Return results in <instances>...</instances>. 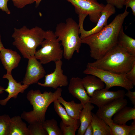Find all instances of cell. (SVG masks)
I'll return each mask as SVG.
<instances>
[{"mask_svg":"<svg viewBox=\"0 0 135 135\" xmlns=\"http://www.w3.org/2000/svg\"><path fill=\"white\" fill-rule=\"evenodd\" d=\"M127 8H126L123 13L117 15L100 31L82 39V44L89 46L92 58L96 60L101 59L117 44L120 30L130 13Z\"/></svg>","mask_w":135,"mask_h":135,"instance_id":"cell-1","label":"cell"},{"mask_svg":"<svg viewBox=\"0 0 135 135\" xmlns=\"http://www.w3.org/2000/svg\"><path fill=\"white\" fill-rule=\"evenodd\" d=\"M135 56L117 44L101 59L87 64L119 74H124L132 68Z\"/></svg>","mask_w":135,"mask_h":135,"instance_id":"cell-2","label":"cell"},{"mask_svg":"<svg viewBox=\"0 0 135 135\" xmlns=\"http://www.w3.org/2000/svg\"><path fill=\"white\" fill-rule=\"evenodd\" d=\"M62 89L58 88L54 92H45L42 93L39 90H31L27 95V99L33 107V110L24 112L21 117L29 124L35 122L42 123L45 120V114L49 106L62 96Z\"/></svg>","mask_w":135,"mask_h":135,"instance_id":"cell-3","label":"cell"},{"mask_svg":"<svg viewBox=\"0 0 135 135\" xmlns=\"http://www.w3.org/2000/svg\"><path fill=\"white\" fill-rule=\"evenodd\" d=\"M45 31L36 26L29 29L25 26L14 28L12 36V44L19 51L24 58L28 59L34 56L36 48L44 40Z\"/></svg>","mask_w":135,"mask_h":135,"instance_id":"cell-4","label":"cell"},{"mask_svg":"<svg viewBox=\"0 0 135 135\" xmlns=\"http://www.w3.org/2000/svg\"><path fill=\"white\" fill-rule=\"evenodd\" d=\"M54 33L59 41L61 42L65 59L70 60L75 52H80L82 43L79 36V26L74 19L69 18L66 23L58 24Z\"/></svg>","mask_w":135,"mask_h":135,"instance_id":"cell-5","label":"cell"},{"mask_svg":"<svg viewBox=\"0 0 135 135\" xmlns=\"http://www.w3.org/2000/svg\"><path fill=\"white\" fill-rule=\"evenodd\" d=\"M42 48L36 51L34 56L42 64L61 60L63 56V50L54 33L49 30L45 31L44 40Z\"/></svg>","mask_w":135,"mask_h":135,"instance_id":"cell-6","label":"cell"},{"mask_svg":"<svg viewBox=\"0 0 135 135\" xmlns=\"http://www.w3.org/2000/svg\"><path fill=\"white\" fill-rule=\"evenodd\" d=\"M83 73L86 74L94 75L100 78L106 85L105 88L107 90H109L113 87L119 86L128 90L133 89L134 86L126 78L125 74H116L88 64Z\"/></svg>","mask_w":135,"mask_h":135,"instance_id":"cell-7","label":"cell"},{"mask_svg":"<svg viewBox=\"0 0 135 135\" xmlns=\"http://www.w3.org/2000/svg\"><path fill=\"white\" fill-rule=\"evenodd\" d=\"M74 7L75 12L78 15L89 16L90 21L97 23L105 5L96 0H66Z\"/></svg>","mask_w":135,"mask_h":135,"instance_id":"cell-8","label":"cell"},{"mask_svg":"<svg viewBox=\"0 0 135 135\" xmlns=\"http://www.w3.org/2000/svg\"><path fill=\"white\" fill-rule=\"evenodd\" d=\"M116 12L115 7L112 5L107 4L101 12V16L97 25L93 28L88 30H86L83 27V24L85 18L80 16L79 18V34L81 39L101 30L108 25V20L109 18Z\"/></svg>","mask_w":135,"mask_h":135,"instance_id":"cell-9","label":"cell"},{"mask_svg":"<svg viewBox=\"0 0 135 135\" xmlns=\"http://www.w3.org/2000/svg\"><path fill=\"white\" fill-rule=\"evenodd\" d=\"M54 62L55 68L54 71L45 76L44 82V83L38 82L40 86L56 90L59 87H66L68 85V77L63 74L62 69V60H59Z\"/></svg>","mask_w":135,"mask_h":135,"instance_id":"cell-10","label":"cell"},{"mask_svg":"<svg viewBox=\"0 0 135 135\" xmlns=\"http://www.w3.org/2000/svg\"><path fill=\"white\" fill-rule=\"evenodd\" d=\"M28 59L26 72L23 81L21 82L29 86L37 83L44 77L46 72L42 64L35 56Z\"/></svg>","mask_w":135,"mask_h":135,"instance_id":"cell-11","label":"cell"},{"mask_svg":"<svg viewBox=\"0 0 135 135\" xmlns=\"http://www.w3.org/2000/svg\"><path fill=\"white\" fill-rule=\"evenodd\" d=\"M125 94L123 90L110 91L104 88L95 91L90 97V102L99 108L115 100L124 98Z\"/></svg>","mask_w":135,"mask_h":135,"instance_id":"cell-12","label":"cell"},{"mask_svg":"<svg viewBox=\"0 0 135 135\" xmlns=\"http://www.w3.org/2000/svg\"><path fill=\"white\" fill-rule=\"evenodd\" d=\"M3 78L6 79L8 80L7 88L5 89H0V92L4 91L8 94L6 98L0 100V104L4 106L6 105L10 99L12 98L16 99L19 93H23L29 86L24 84L22 85L21 82H17L12 77V74H6L3 76Z\"/></svg>","mask_w":135,"mask_h":135,"instance_id":"cell-13","label":"cell"},{"mask_svg":"<svg viewBox=\"0 0 135 135\" xmlns=\"http://www.w3.org/2000/svg\"><path fill=\"white\" fill-rule=\"evenodd\" d=\"M124 98L115 100L99 108L96 115L104 120L112 119L116 113L128 104L127 100Z\"/></svg>","mask_w":135,"mask_h":135,"instance_id":"cell-14","label":"cell"},{"mask_svg":"<svg viewBox=\"0 0 135 135\" xmlns=\"http://www.w3.org/2000/svg\"><path fill=\"white\" fill-rule=\"evenodd\" d=\"M0 58L6 74H11L12 70L18 66L21 57L16 51L4 48L0 50Z\"/></svg>","mask_w":135,"mask_h":135,"instance_id":"cell-15","label":"cell"},{"mask_svg":"<svg viewBox=\"0 0 135 135\" xmlns=\"http://www.w3.org/2000/svg\"><path fill=\"white\" fill-rule=\"evenodd\" d=\"M69 93L76 98L84 105L90 102V99L83 85L82 79L78 77H73L70 80L68 87Z\"/></svg>","mask_w":135,"mask_h":135,"instance_id":"cell-16","label":"cell"},{"mask_svg":"<svg viewBox=\"0 0 135 135\" xmlns=\"http://www.w3.org/2000/svg\"><path fill=\"white\" fill-rule=\"evenodd\" d=\"M94 108L92 104L88 102L84 105L83 108L79 116L80 126L77 135H84L87 128L91 122L92 118V111Z\"/></svg>","mask_w":135,"mask_h":135,"instance_id":"cell-17","label":"cell"},{"mask_svg":"<svg viewBox=\"0 0 135 135\" xmlns=\"http://www.w3.org/2000/svg\"><path fill=\"white\" fill-rule=\"evenodd\" d=\"M82 79L84 87L90 97L95 91L104 88L105 84L103 82L94 75L88 74Z\"/></svg>","mask_w":135,"mask_h":135,"instance_id":"cell-18","label":"cell"},{"mask_svg":"<svg viewBox=\"0 0 135 135\" xmlns=\"http://www.w3.org/2000/svg\"><path fill=\"white\" fill-rule=\"evenodd\" d=\"M112 120L116 124H126L128 121L135 119V107L126 106L119 110L113 116Z\"/></svg>","mask_w":135,"mask_h":135,"instance_id":"cell-19","label":"cell"},{"mask_svg":"<svg viewBox=\"0 0 135 135\" xmlns=\"http://www.w3.org/2000/svg\"><path fill=\"white\" fill-rule=\"evenodd\" d=\"M22 119L18 116L11 118L10 135H30L26 124Z\"/></svg>","mask_w":135,"mask_h":135,"instance_id":"cell-20","label":"cell"},{"mask_svg":"<svg viewBox=\"0 0 135 135\" xmlns=\"http://www.w3.org/2000/svg\"><path fill=\"white\" fill-rule=\"evenodd\" d=\"M59 102L64 107L69 115L75 120H79V116L82 110L84 105L80 103H76L74 100L66 102L61 96L58 99Z\"/></svg>","mask_w":135,"mask_h":135,"instance_id":"cell-21","label":"cell"},{"mask_svg":"<svg viewBox=\"0 0 135 135\" xmlns=\"http://www.w3.org/2000/svg\"><path fill=\"white\" fill-rule=\"evenodd\" d=\"M132 125L128 126L126 124H120L114 122L112 119L104 120L109 126L111 131V135H129L130 131L135 129V119Z\"/></svg>","mask_w":135,"mask_h":135,"instance_id":"cell-22","label":"cell"},{"mask_svg":"<svg viewBox=\"0 0 135 135\" xmlns=\"http://www.w3.org/2000/svg\"><path fill=\"white\" fill-rule=\"evenodd\" d=\"M117 44L129 54L135 56V40L124 33L123 26L119 34Z\"/></svg>","mask_w":135,"mask_h":135,"instance_id":"cell-23","label":"cell"},{"mask_svg":"<svg viewBox=\"0 0 135 135\" xmlns=\"http://www.w3.org/2000/svg\"><path fill=\"white\" fill-rule=\"evenodd\" d=\"M91 124L93 130V135H111L110 127L102 119L92 113Z\"/></svg>","mask_w":135,"mask_h":135,"instance_id":"cell-24","label":"cell"},{"mask_svg":"<svg viewBox=\"0 0 135 135\" xmlns=\"http://www.w3.org/2000/svg\"><path fill=\"white\" fill-rule=\"evenodd\" d=\"M54 107L55 111L62 120L64 124L66 126L79 127L80 122L79 120H75L68 114L66 110L61 105L58 100L54 102Z\"/></svg>","mask_w":135,"mask_h":135,"instance_id":"cell-25","label":"cell"},{"mask_svg":"<svg viewBox=\"0 0 135 135\" xmlns=\"http://www.w3.org/2000/svg\"><path fill=\"white\" fill-rule=\"evenodd\" d=\"M42 124L48 135H63L57 121L55 119L45 120L42 123Z\"/></svg>","mask_w":135,"mask_h":135,"instance_id":"cell-26","label":"cell"},{"mask_svg":"<svg viewBox=\"0 0 135 135\" xmlns=\"http://www.w3.org/2000/svg\"><path fill=\"white\" fill-rule=\"evenodd\" d=\"M11 119L7 114L0 116V135H10Z\"/></svg>","mask_w":135,"mask_h":135,"instance_id":"cell-27","label":"cell"},{"mask_svg":"<svg viewBox=\"0 0 135 135\" xmlns=\"http://www.w3.org/2000/svg\"><path fill=\"white\" fill-rule=\"evenodd\" d=\"M28 128L30 135H48L47 132L43 128L42 123L35 122L30 124Z\"/></svg>","mask_w":135,"mask_h":135,"instance_id":"cell-28","label":"cell"},{"mask_svg":"<svg viewBox=\"0 0 135 135\" xmlns=\"http://www.w3.org/2000/svg\"><path fill=\"white\" fill-rule=\"evenodd\" d=\"M60 128L63 135H75L78 127L65 125L62 121L60 125Z\"/></svg>","mask_w":135,"mask_h":135,"instance_id":"cell-29","label":"cell"},{"mask_svg":"<svg viewBox=\"0 0 135 135\" xmlns=\"http://www.w3.org/2000/svg\"><path fill=\"white\" fill-rule=\"evenodd\" d=\"M13 2L14 5L18 8L22 9L26 6L33 4L36 0H10Z\"/></svg>","mask_w":135,"mask_h":135,"instance_id":"cell-30","label":"cell"},{"mask_svg":"<svg viewBox=\"0 0 135 135\" xmlns=\"http://www.w3.org/2000/svg\"><path fill=\"white\" fill-rule=\"evenodd\" d=\"M126 78L135 86V62L131 69L125 74Z\"/></svg>","mask_w":135,"mask_h":135,"instance_id":"cell-31","label":"cell"},{"mask_svg":"<svg viewBox=\"0 0 135 135\" xmlns=\"http://www.w3.org/2000/svg\"><path fill=\"white\" fill-rule=\"evenodd\" d=\"M125 0H106L107 4H110L118 9H121L124 6Z\"/></svg>","mask_w":135,"mask_h":135,"instance_id":"cell-32","label":"cell"},{"mask_svg":"<svg viewBox=\"0 0 135 135\" xmlns=\"http://www.w3.org/2000/svg\"><path fill=\"white\" fill-rule=\"evenodd\" d=\"M10 0H0V9L8 14H11V12L8 6V2Z\"/></svg>","mask_w":135,"mask_h":135,"instance_id":"cell-33","label":"cell"},{"mask_svg":"<svg viewBox=\"0 0 135 135\" xmlns=\"http://www.w3.org/2000/svg\"><path fill=\"white\" fill-rule=\"evenodd\" d=\"M124 6L126 8H130L132 12V14L135 16V0H125L124 2Z\"/></svg>","mask_w":135,"mask_h":135,"instance_id":"cell-34","label":"cell"},{"mask_svg":"<svg viewBox=\"0 0 135 135\" xmlns=\"http://www.w3.org/2000/svg\"><path fill=\"white\" fill-rule=\"evenodd\" d=\"M125 96L129 98L134 106V107H135V92H132L130 90H128L127 92L125 94Z\"/></svg>","mask_w":135,"mask_h":135,"instance_id":"cell-35","label":"cell"},{"mask_svg":"<svg viewBox=\"0 0 135 135\" xmlns=\"http://www.w3.org/2000/svg\"><path fill=\"white\" fill-rule=\"evenodd\" d=\"M93 129L91 123L87 128L84 135H93Z\"/></svg>","mask_w":135,"mask_h":135,"instance_id":"cell-36","label":"cell"},{"mask_svg":"<svg viewBox=\"0 0 135 135\" xmlns=\"http://www.w3.org/2000/svg\"><path fill=\"white\" fill-rule=\"evenodd\" d=\"M4 48V46L2 41L1 34L0 32V50Z\"/></svg>","mask_w":135,"mask_h":135,"instance_id":"cell-37","label":"cell"},{"mask_svg":"<svg viewBox=\"0 0 135 135\" xmlns=\"http://www.w3.org/2000/svg\"><path fill=\"white\" fill-rule=\"evenodd\" d=\"M42 0H36V7H37L39 5L40 2Z\"/></svg>","mask_w":135,"mask_h":135,"instance_id":"cell-38","label":"cell"},{"mask_svg":"<svg viewBox=\"0 0 135 135\" xmlns=\"http://www.w3.org/2000/svg\"><path fill=\"white\" fill-rule=\"evenodd\" d=\"M135 135V129L132 130L130 132L129 135Z\"/></svg>","mask_w":135,"mask_h":135,"instance_id":"cell-39","label":"cell"}]
</instances>
